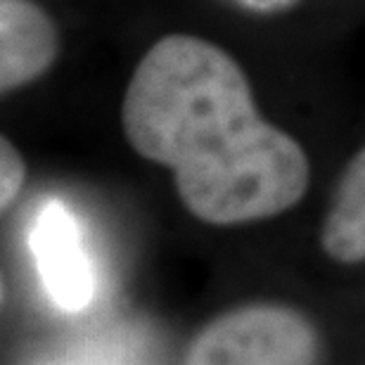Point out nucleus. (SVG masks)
Wrapping results in <instances>:
<instances>
[{"mask_svg":"<svg viewBox=\"0 0 365 365\" xmlns=\"http://www.w3.org/2000/svg\"><path fill=\"white\" fill-rule=\"evenodd\" d=\"M0 148H3L0 150V162H3L0 164V180H3V185H0V204H3V209H7L21 190V182L26 178V166L17 148L7 138L0 140Z\"/></svg>","mask_w":365,"mask_h":365,"instance_id":"423d86ee","label":"nucleus"},{"mask_svg":"<svg viewBox=\"0 0 365 365\" xmlns=\"http://www.w3.org/2000/svg\"><path fill=\"white\" fill-rule=\"evenodd\" d=\"M323 247L341 264L365 261V148L351 159L323 225Z\"/></svg>","mask_w":365,"mask_h":365,"instance_id":"39448f33","label":"nucleus"},{"mask_svg":"<svg viewBox=\"0 0 365 365\" xmlns=\"http://www.w3.org/2000/svg\"><path fill=\"white\" fill-rule=\"evenodd\" d=\"M316 339L287 309L254 306L211 323L190 349L187 365H313Z\"/></svg>","mask_w":365,"mask_h":365,"instance_id":"f03ea898","label":"nucleus"},{"mask_svg":"<svg viewBox=\"0 0 365 365\" xmlns=\"http://www.w3.org/2000/svg\"><path fill=\"white\" fill-rule=\"evenodd\" d=\"M228 3L252 14H280L292 10L302 0H228Z\"/></svg>","mask_w":365,"mask_h":365,"instance_id":"0eeeda50","label":"nucleus"},{"mask_svg":"<svg viewBox=\"0 0 365 365\" xmlns=\"http://www.w3.org/2000/svg\"><path fill=\"white\" fill-rule=\"evenodd\" d=\"M57 29L34 0H0V88L17 91L53 67Z\"/></svg>","mask_w":365,"mask_h":365,"instance_id":"20e7f679","label":"nucleus"},{"mask_svg":"<svg viewBox=\"0 0 365 365\" xmlns=\"http://www.w3.org/2000/svg\"><path fill=\"white\" fill-rule=\"evenodd\" d=\"M121 123L130 148L169 166L182 204L207 223L277 216L309 187L302 145L261 116L242 67L200 36H164L143 55Z\"/></svg>","mask_w":365,"mask_h":365,"instance_id":"f257e3e1","label":"nucleus"},{"mask_svg":"<svg viewBox=\"0 0 365 365\" xmlns=\"http://www.w3.org/2000/svg\"><path fill=\"white\" fill-rule=\"evenodd\" d=\"M38 365H121L114 359H109L107 354H74V356H64V359H53Z\"/></svg>","mask_w":365,"mask_h":365,"instance_id":"6e6552de","label":"nucleus"},{"mask_svg":"<svg viewBox=\"0 0 365 365\" xmlns=\"http://www.w3.org/2000/svg\"><path fill=\"white\" fill-rule=\"evenodd\" d=\"M29 250L43 289L57 309L78 313L95 297V268L78 218L62 202L48 200L36 211Z\"/></svg>","mask_w":365,"mask_h":365,"instance_id":"7ed1b4c3","label":"nucleus"}]
</instances>
